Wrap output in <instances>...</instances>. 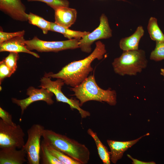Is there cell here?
Listing matches in <instances>:
<instances>
[{
  "label": "cell",
  "mask_w": 164,
  "mask_h": 164,
  "mask_svg": "<svg viewBox=\"0 0 164 164\" xmlns=\"http://www.w3.org/2000/svg\"><path fill=\"white\" fill-rule=\"evenodd\" d=\"M25 32L24 30L12 32H5L0 30V44L16 36H24Z\"/></svg>",
  "instance_id": "484cf974"
},
{
  "label": "cell",
  "mask_w": 164,
  "mask_h": 164,
  "mask_svg": "<svg viewBox=\"0 0 164 164\" xmlns=\"http://www.w3.org/2000/svg\"><path fill=\"white\" fill-rule=\"evenodd\" d=\"M112 36V30L108 19L104 14H102L100 18L98 26L79 40V48L83 52L90 53L91 51V45L94 42L99 39L110 38Z\"/></svg>",
  "instance_id": "9c48e42d"
},
{
  "label": "cell",
  "mask_w": 164,
  "mask_h": 164,
  "mask_svg": "<svg viewBox=\"0 0 164 164\" xmlns=\"http://www.w3.org/2000/svg\"><path fill=\"white\" fill-rule=\"evenodd\" d=\"M40 157L41 164H63L49 152L43 140L41 142Z\"/></svg>",
  "instance_id": "44dd1931"
},
{
  "label": "cell",
  "mask_w": 164,
  "mask_h": 164,
  "mask_svg": "<svg viewBox=\"0 0 164 164\" xmlns=\"http://www.w3.org/2000/svg\"><path fill=\"white\" fill-rule=\"evenodd\" d=\"M24 36H17L0 44V52L25 53L30 54L37 58L40 57L37 53L29 50L26 47Z\"/></svg>",
  "instance_id": "5bb4252c"
},
{
  "label": "cell",
  "mask_w": 164,
  "mask_h": 164,
  "mask_svg": "<svg viewBox=\"0 0 164 164\" xmlns=\"http://www.w3.org/2000/svg\"><path fill=\"white\" fill-rule=\"evenodd\" d=\"M27 16L29 23L40 29L44 34H47L50 31L51 22L31 12L27 14Z\"/></svg>",
  "instance_id": "ffe728a7"
},
{
  "label": "cell",
  "mask_w": 164,
  "mask_h": 164,
  "mask_svg": "<svg viewBox=\"0 0 164 164\" xmlns=\"http://www.w3.org/2000/svg\"><path fill=\"white\" fill-rule=\"evenodd\" d=\"M160 74L162 76L164 77V69L163 68H161L160 69Z\"/></svg>",
  "instance_id": "f546056e"
},
{
  "label": "cell",
  "mask_w": 164,
  "mask_h": 164,
  "mask_svg": "<svg viewBox=\"0 0 164 164\" xmlns=\"http://www.w3.org/2000/svg\"><path fill=\"white\" fill-rule=\"evenodd\" d=\"M46 144L49 152L63 164H80L79 162L61 151Z\"/></svg>",
  "instance_id": "7402d4cb"
},
{
  "label": "cell",
  "mask_w": 164,
  "mask_h": 164,
  "mask_svg": "<svg viewBox=\"0 0 164 164\" xmlns=\"http://www.w3.org/2000/svg\"><path fill=\"white\" fill-rule=\"evenodd\" d=\"M87 133L93 138L96 145L98 155L104 164H110L111 162L110 153L108 148L101 142L96 132L89 128Z\"/></svg>",
  "instance_id": "e0dca14e"
},
{
  "label": "cell",
  "mask_w": 164,
  "mask_h": 164,
  "mask_svg": "<svg viewBox=\"0 0 164 164\" xmlns=\"http://www.w3.org/2000/svg\"><path fill=\"white\" fill-rule=\"evenodd\" d=\"M55 23L65 28H69L75 22L77 11L74 9L61 6L54 10Z\"/></svg>",
  "instance_id": "9a60e30c"
},
{
  "label": "cell",
  "mask_w": 164,
  "mask_h": 164,
  "mask_svg": "<svg viewBox=\"0 0 164 164\" xmlns=\"http://www.w3.org/2000/svg\"><path fill=\"white\" fill-rule=\"evenodd\" d=\"M42 137L47 144L61 151L80 164L88 162L90 152L85 145L50 129H45Z\"/></svg>",
  "instance_id": "7a4b0ae2"
},
{
  "label": "cell",
  "mask_w": 164,
  "mask_h": 164,
  "mask_svg": "<svg viewBox=\"0 0 164 164\" xmlns=\"http://www.w3.org/2000/svg\"><path fill=\"white\" fill-rule=\"evenodd\" d=\"M147 29L151 39L156 42L164 41V34L158 25L156 18L152 17L149 21Z\"/></svg>",
  "instance_id": "d6986e66"
},
{
  "label": "cell",
  "mask_w": 164,
  "mask_h": 164,
  "mask_svg": "<svg viewBox=\"0 0 164 164\" xmlns=\"http://www.w3.org/2000/svg\"><path fill=\"white\" fill-rule=\"evenodd\" d=\"M149 135V133H147L136 139L127 141L107 140V144L110 149L111 161L114 164L116 163L117 161L122 158L124 153L128 149L136 144L142 137Z\"/></svg>",
  "instance_id": "4fadbf2b"
},
{
  "label": "cell",
  "mask_w": 164,
  "mask_h": 164,
  "mask_svg": "<svg viewBox=\"0 0 164 164\" xmlns=\"http://www.w3.org/2000/svg\"><path fill=\"white\" fill-rule=\"evenodd\" d=\"M51 77L44 76L40 80L39 87L43 88L52 92L56 97L57 102L67 104L72 110L76 109L79 112L82 118H84L90 115V113L82 109L79 101L75 99L69 98L62 92L61 88L65 83L63 80L57 78L55 81H52Z\"/></svg>",
  "instance_id": "5b68a950"
},
{
  "label": "cell",
  "mask_w": 164,
  "mask_h": 164,
  "mask_svg": "<svg viewBox=\"0 0 164 164\" xmlns=\"http://www.w3.org/2000/svg\"><path fill=\"white\" fill-rule=\"evenodd\" d=\"M44 127L39 124H34L27 131L28 138L23 147L27 155L29 164H39L41 149V138Z\"/></svg>",
  "instance_id": "8992f818"
},
{
  "label": "cell",
  "mask_w": 164,
  "mask_h": 164,
  "mask_svg": "<svg viewBox=\"0 0 164 164\" xmlns=\"http://www.w3.org/2000/svg\"><path fill=\"white\" fill-rule=\"evenodd\" d=\"M79 100L80 107L85 102L94 101L104 102L111 106L117 103V94L114 90H104L97 84L94 74L91 75L79 85L70 88Z\"/></svg>",
  "instance_id": "3957f363"
},
{
  "label": "cell",
  "mask_w": 164,
  "mask_h": 164,
  "mask_svg": "<svg viewBox=\"0 0 164 164\" xmlns=\"http://www.w3.org/2000/svg\"><path fill=\"white\" fill-rule=\"evenodd\" d=\"M93 52L85 58L72 62L63 67L58 72L46 73L44 76L51 78H60L65 84L72 87L77 86L86 79L93 70L91 63L95 59H102L106 53L105 46L100 41L95 43Z\"/></svg>",
  "instance_id": "6da1fadb"
},
{
  "label": "cell",
  "mask_w": 164,
  "mask_h": 164,
  "mask_svg": "<svg viewBox=\"0 0 164 164\" xmlns=\"http://www.w3.org/2000/svg\"><path fill=\"white\" fill-rule=\"evenodd\" d=\"M50 31L61 33L63 35L64 37L69 39H72L73 38L80 39L84 36L90 32L86 31L81 32L71 30L53 22H51Z\"/></svg>",
  "instance_id": "ac0fdd59"
},
{
  "label": "cell",
  "mask_w": 164,
  "mask_h": 164,
  "mask_svg": "<svg viewBox=\"0 0 164 164\" xmlns=\"http://www.w3.org/2000/svg\"><path fill=\"white\" fill-rule=\"evenodd\" d=\"M114 72L120 76H135L142 72L148 64L145 51L142 50L123 51L112 63Z\"/></svg>",
  "instance_id": "277c9868"
},
{
  "label": "cell",
  "mask_w": 164,
  "mask_h": 164,
  "mask_svg": "<svg viewBox=\"0 0 164 164\" xmlns=\"http://www.w3.org/2000/svg\"><path fill=\"white\" fill-rule=\"evenodd\" d=\"M14 73L6 65L3 59L0 62V84L3 80L10 77Z\"/></svg>",
  "instance_id": "4316f807"
},
{
  "label": "cell",
  "mask_w": 164,
  "mask_h": 164,
  "mask_svg": "<svg viewBox=\"0 0 164 164\" xmlns=\"http://www.w3.org/2000/svg\"><path fill=\"white\" fill-rule=\"evenodd\" d=\"M128 157L131 159L132 161V163L133 164H155V163L153 161L145 162L138 160L133 158L129 154H127Z\"/></svg>",
  "instance_id": "f1b7e54d"
},
{
  "label": "cell",
  "mask_w": 164,
  "mask_h": 164,
  "mask_svg": "<svg viewBox=\"0 0 164 164\" xmlns=\"http://www.w3.org/2000/svg\"><path fill=\"white\" fill-rule=\"evenodd\" d=\"M144 33L143 27L138 26L132 35L120 40L119 43L120 48L123 51L138 50L139 43Z\"/></svg>",
  "instance_id": "2e32d148"
},
{
  "label": "cell",
  "mask_w": 164,
  "mask_h": 164,
  "mask_svg": "<svg viewBox=\"0 0 164 164\" xmlns=\"http://www.w3.org/2000/svg\"><path fill=\"white\" fill-rule=\"evenodd\" d=\"M28 2L39 1L44 2L54 10L61 6L69 7V2L67 0H27Z\"/></svg>",
  "instance_id": "d4e9b609"
},
{
  "label": "cell",
  "mask_w": 164,
  "mask_h": 164,
  "mask_svg": "<svg viewBox=\"0 0 164 164\" xmlns=\"http://www.w3.org/2000/svg\"><path fill=\"white\" fill-rule=\"evenodd\" d=\"M26 94L29 97L24 99L19 100L15 98L11 99L12 103L20 107L21 115L23 114L24 111L29 105L34 102L43 101L49 105L53 104L54 102L52 98L54 94L43 88L38 89L30 87L27 90Z\"/></svg>",
  "instance_id": "30bf717a"
},
{
  "label": "cell",
  "mask_w": 164,
  "mask_h": 164,
  "mask_svg": "<svg viewBox=\"0 0 164 164\" xmlns=\"http://www.w3.org/2000/svg\"><path fill=\"white\" fill-rule=\"evenodd\" d=\"M150 59L155 61L164 60V41L156 42L155 48L151 52Z\"/></svg>",
  "instance_id": "603a6c76"
},
{
  "label": "cell",
  "mask_w": 164,
  "mask_h": 164,
  "mask_svg": "<svg viewBox=\"0 0 164 164\" xmlns=\"http://www.w3.org/2000/svg\"><path fill=\"white\" fill-rule=\"evenodd\" d=\"M26 9L22 0H0V10L14 20L27 21Z\"/></svg>",
  "instance_id": "8fae6325"
},
{
  "label": "cell",
  "mask_w": 164,
  "mask_h": 164,
  "mask_svg": "<svg viewBox=\"0 0 164 164\" xmlns=\"http://www.w3.org/2000/svg\"><path fill=\"white\" fill-rule=\"evenodd\" d=\"M27 161L26 154L23 148L19 150L14 147L0 149V164H23Z\"/></svg>",
  "instance_id": "7c38bea8"
},
{
  "label": "cell",
  "mask_w": 164,
  "mask_h": 164,
  "mask_svg": "<svg viewBox=\"0 0 164 164\" xmlns=\"http://www.w3.org/2000/svg\"><path fill=\"white\" fill-rule=\"evenodd\" d=\"M79 40L73 39L62 41H48L41 40L35 36L31 39L26 40L25 43L27 49L31 51L35 50L40 52H57L79 48Z\"/></svg>",
  "instance_id": "52a82bcc"
},
{
  "label": "cell",
  "mask_w": 164,
  "mask_h": 164,
  "mask_svg": "<svg viewBox=\"0 0 164 164\" xmlns=\"http://www.w3.org/2000/svg\"><path fill=\"white\" fill-rule=\"evenodd\" d=\"M19 58L18 53L10 52L4 59L8 67L14 73L17 68V61Z\"/></svg>",
  "instance_id": "cb8c5ba5"
},
{
  "label": "cell",
  "mask_w": 164,
  "mask_h": 164,
  "mask_svg": "<svg viewBox=\"0 0 164 164\" xmlns=\"http://www.w3.org/2000/svg\"><path fill=\"white\" fill-rule=\"evenodd\" d=\"M0 118L7 125L13 126L17 125L15 123L13 122L12 115L1 107H0Z\"/></svg>",
  "instance_id": "83f0119b"
},
{
  "label": "cell",
  "mask_w": 164,
  "mask_h": 164,
  "mask_svg": "<svg viewBox=\"0 0 164 164\" xmlns=\"http://www.w3.org/2000/svg\"><path fill=\"white\" fill-rule=\"evenodd\" d=\"M25 133L19 125H8L0 119V148L14 147L19 149L25 145Z\"/></svg>",
  "instance_id": "ba28073f"
}]
</instances>
